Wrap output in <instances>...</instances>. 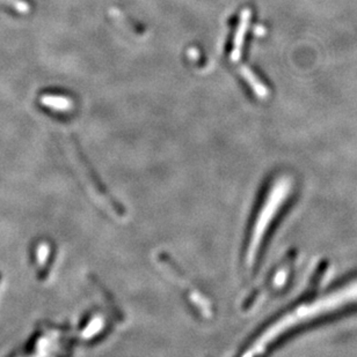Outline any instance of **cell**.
<instances>
[{
	"mask_svg": "<svg viewBox=\"0 0 357 357\" xmlns=\"http://www.w3.org/2000/svg\"><path fill=\"white\" fill-rule=\"evenodd\" d=\"M33 260L39 277H43L48 272L52 257V245L47 241H40L34 246Z\"/></svg>",
	"mask_w": 357,
	"mask_h": 357,
	"instance_id": "3957f363",
	"label": "cell"
},
{
	"mask_svg": "<svg viewBox=\"0 0 357 357\" xmlns=\"http://www.w3.org/2000/svg\"><path fill=\"white\" fill-rule=\"evenodd\" d=\"M0 4L8 5L18 12L28 11V5L23 0H0Z\"/></svg>",
	"mask_w": 357,
	"mask_h": 357,
	"instance_id": "5b68a950",
	"label": "cell"
},
{
	"mask_svg": "<svg viewBox=\"0 0 357 357\" xmlns=\"http://www.w3.org/2000/svg\"><path fill=\"white\" fill-rule=\"evenodd\" d=\"M291 189H292V182L290 179L288 177H282L277 181L267 196L263 208L259 213L258 219L255 224V230L252 233V240L248 245V251L246 255L248 266H250V264L255 263L259 249L261 246L268 227L277 218L280 208L283 207L288 197L290 196Z\"/></svg>",
	"mask_w": 357,
	"mask_h": 357,
	"instance_id": "7a4b0ae2",
	"label": "cell"
},
{
	"mask_svg": "<svg viewBox=\"0 0 357 357\" xmlns=\"http://www.w3.org/2000/svg\"><path fill=\"white\" fill-rule=\"evenodd\" d=\"M357 302V279L343 284L339 288L332 290L326 295L321 296L314 301L304 303L299 306L289 314H284L277 323L270 326L267 331L261 334L257 340V343L252 346V353L262 352L269 343L290 331L291 328L299 325L305 324L316 318L323 317L325 314H332L334 311L340 310L345 306H350Z\"/></svg>",
	"mask_w": 357,
	"mask_h": 357,
	"instance_id": "6da1fadb",
	"label": "cell"
},
{
	"mask_svg": "<svg viewBox=\"0 0 357 357\" xmlns=\"http://www.w3.org/2000/svg\"><path fill=\"white\" fill-rule=\"evenodd\" d=\"M40 101L42 106L48 109L59 111V113L69 111L72 108L71 100L67 99L64 96H58V95H43Z\"/></svg>",
	"mask_w": 357,
	"mask_h": 357,
	"instance_id": "277c9868",
	"label": "cell"
}]
</instances>
